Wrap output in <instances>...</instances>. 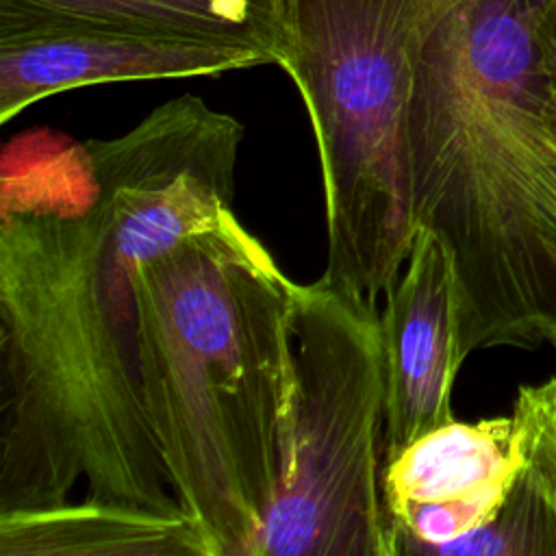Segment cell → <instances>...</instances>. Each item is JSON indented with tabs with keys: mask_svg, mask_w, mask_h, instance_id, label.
<instances>
[{
	"mask_svg": "<svg viewBox=\"0 0 556 556\" xmlns=\"http://www.w3.org/2000/svg\"><path fill=\"white\" fill-rule=\"evenodd\" d=\"M526 182L543 235L556 252V139L543 119L526 130Z\"/></svg>",
	"mask_w": 556,
	"mask_h": 556,
	"instance_id": "13",
	"label": "cell"
},
{
	"mask_svg": "<svg viewBox=\"0 0 556 556\" xmlns=\"http://www.w3.org/2000/svg\"><path fill=\"white\" fill-rule=\"evenodd\" d=\"M521 469L513 415L452 419L406 445L384 469L397 556H432L437 547L489 523Z\"/></svg>",
	"mask_w": 556,
	"mask_h": 556,
	"instance_id": "7",
	"label": "cell"
},
{
	"mask_svg": "<svg viewBox=\"0 0 556 556\" xmlns=\"http://www.w3.org/2000/svg\"><path fill=\"white\" fill-rule=\"evenodd\" d=\"M274 65L261 50L148 37L115 28L0 17V124L78 87L217 76Z\"/></svg>",
	"mask_w": 556,
	"mask_h": 556,
	"instance_id": "6",
	"label": "cell"
},
{
	"mask_svg": "<svg viewBox=\"0 0 556 556\" xmlns=\"http://www.w3.org/2000/svg\"><path fill=\"white\" fill-rule=\"evenodd\" d=\"M554 554L556 532L532 493L517 478L500 513L478 530L434 549L432 556H530Z\"/></svg>",
	"mask_w": 556,
	"mask_h": 556,
	"instance_id": "12",
	"label": "cell"
},
{
	"mask_svg": "<svg viewBox=\"0 0 556 556\" xmlns=\"http://www.w3.org/2000/svg\"><path fill=\"white\" fill-rule=\"evenodd\" d=\"M380 337L387 380V463L454 419L452 393L467 354L460 293L450 254L417 228L406 261L384 293Z\"/></svg>",
	"mask_w": 556,
	"mask_h": 556,
	"instance_id": "8",
	"label": "cell"
},
{
	"mask_svg": "<svg viewBox=\"0 0 556 556\" xmlns=\"http://www.w3.org/2000/svg\"><path fill=\"white\" fill-rule=\"evenodd\" d=\"M384 469L380 313L326 278L298 285L280 484L256 556H397Z\"/></svg>",
	"mask_w": 556,
	"mask_h": 556,
	"instance_id": "5",
	"label": "cell"
},
{
	"mask_svg": "<svg viewBox=\"0 0 556 556\" xmlns=\"http://www.w3.org/2000/svg\"><path fill=\"white\" fill-rule=\"evenodd\" d=\"M148 421L180 508L215 556H256L291 406L293 282L219 208L135 278Z\"/></svg>",
	"mask_w": 556,
	"mask_h": 556,
	"instance_id": "2",
	"label": "cell"
},
{
	"mask_svg": "<svg viewBox=\"0 0 556 556\" xmlns=\"http://www.w3.org/2000/svg\"><path fill=\"white\" fill-rule=\"evenodd\" d=\"M510 415L523 450L519 480L556 532V376L519 387Z\"/></svg>",
	"mask_w": 556,
	"mask_h": 556,
	"instance_id": "11",
	"label": "cell"
},
{
	"mask_svg": "<svg viewBox=\"0 0 556 556\" xmlns=\"http://www.w3.org/2000/svg\"><path fill=\"white\" fill-rule=\"evenodd\" d=\"M243 124L182 93L126 132L13 135L0 156V513L182 510L139 371L143 261L232 206Z\"/></svg>",
	"mask_w": 556,
	"mask_h": 556,
	"instance_id": "1",
	"label": "cell"
},
{
	"mask_svg": "<svg viewBox=\"0 0 556 556\" xmlns=\"http://www.w3.org/2000/svg\"><path fill=\"white\" fill-rule=\"evenodd\" d=\"M536 37L543 70V126L556 139V0H543Z\"/></svg>",
	"mask_w": 556,
	"mask_h": 556,
	"instance_id": "14",
	"label": "cell"
},
{
	"mask_svg": "<svg viewBox=\"0 0 556 556\" xmlns=\"http://www.w3.org/2000/svg\"><path fill=\"white\" fill-rule=\"evenodd\" d=\"M0 556H215L185 513L87 495L56 506L0 513Z\"/></svg>",
	"mask_w": 556,
	"mask_h": 556,
	"instance_id": "9",
	"label": "cell"
},
{
	"mask_svg": "<svg viewBox=\"0 0 556 556\" xmlns=\"http://www.w3.org/2000/svg\"><path fill=\"white\" fill-rule=\"evenodd\" d=\"M0 17L252 48L278 63V0H0Z\"/></svg>",
	"mask_w": 556,
	"mask_h": 556,
	"instance_id": "10",
	"label": "cell"
},
{
	"mask_svg": "<svg viewBox=\"0 0 556 556\" xmlns=\"http://www.w3.org/2000/svg\"><path fill=\"white\" fill-rule=\"evenodd\" d=\"M543 0H434L408 106L415 228L456 271L460 343L532 350L556 317V252L526 182V130L543 119Z\"/></svg>",
	"mask_w": 556,
	"mask_h": 556,
	"instance_id": "3",
	"label": "cell"
},
{
	"mask_svg": "<svg viewBox=\"0 0 556 556\" xmlns=\"http://www.w3.org/2000/svg\"><path fill=\"white\" fill-rule=\"evenodd\" d=\"M543 337H545V341H547L549 345H554V350H556V317L545 326Z\"/></svg>",
	"mask_w": 556,
	"mask_h": 556,
	"instance_id": "15",
	"label": "cell"
},
{
	"mask_svg": "<svg viewBox=\"0 0 556 556\" xmlns=\"http://www.w3.org/2000/svg\"><path fill=\"white\" fill-rule=\"evenodd\" d=\"M434 0H278V67L319 154L321 278L376 304L415 237L408 106Z\"/></svg>",
	"mask_w": 556,
	"mask_h": 556,
	"instance_id": "4",
	"label": "cell"
}]
</instances>
